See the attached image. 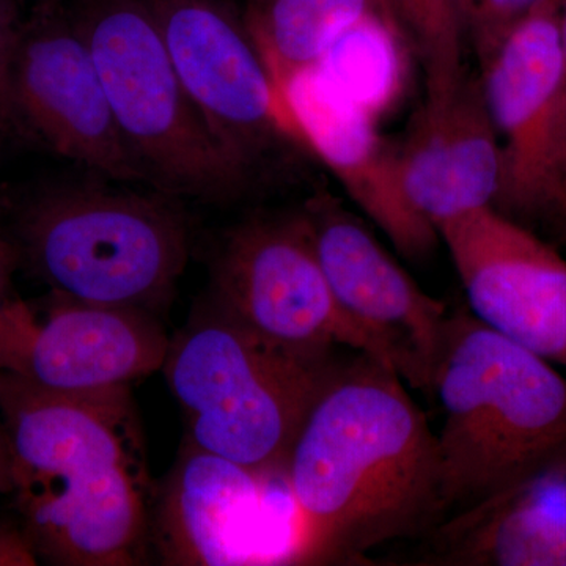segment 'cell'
Segmentation results:
<instances>
[{
    "label": "cell",
    "mask_w": 566,
    "mask_h": 566,
    "mask_svg": "<svg viewBox=\"0 0 566 566\" xmlns=\"http://www.w3.org/2000/svg\"><path fill=\"white\" fill-rule=\"evenodd\" d=\"M283 476L290 564H353L446 520L436 434L403 379L364 353L316 398Z\"/></svg>",
    "instance_id": "6da1fadb"
},
{
    "label": "cell",
    "mask_w": 566,
    "mask_h": 566,
    "mask_svg": "<svg viewBox=\"0 0 566 566\" xmlns=\"http://www.w3.org/2000/svg\"><path fill=\"white\" fill-rule=\"evenodd\" d=\"M14 504L43 560L133 566L145 558L153 495L132 387L43 389L0 370Z\"/></svg>",
    "instance_id": "7a4b0ae2"
},
{
    "label": "cell",
    "mask_w": 566,
    "mask_h": 566,
    "mask_svg": "<svg viewBox=\"0 0 566 566\" xmlns=\"http://www.w3.org/2000/svg\"><path fill=\"white\" fill-rule=\"evenodd\" d=\"M446 517L566 458V378L469 311L450 315L434 381Z\"/></svg>",
    "instance_id": "3957f363"
},
{
    "label": "cell",
    "mask_w": 566,
    "mask_h": 566,
    "mask_svg": "<svg viewBox=\"0 0 566 566\" xmlns=\"http://www.w3.org/2000/svg\"><path fill=\"white\" fill-rule=\"evenodd\" d=\"M340 365L334 356L275 345L214 304L170 340L161 370L185 415L189 444L277 475Z\"/></svg>",
    "instance_id": "277c9868"
},
{
    "label": "cell",
    "mask_w": 566,
    "mask_h": 566,
    "mask_svg": "<svg viewBox=\"0 0 566 566\" xmlns=\"http://www.w3.org/2000/svg\"><path fill=\"white\" fill-rule=\"evenodd\" d=\"M98 70L126 147L161 192L229 200L251 180L222 150L175 70L147 0H62Z\"/></svg>",
    "instance_id": "5b68a950"
},
{
    "label": "cell",
    "mask_w": 566,
    "mask_h": 566,
    "mask_svg": "<svg viewBox=\"0 0 566 566\" xmlns=\"http://www.w3.org/2000/svg\"><path fill=\"white\" fill-rule=\"evenodd\" d=\"M18 237L20 260L52 293L148 314L172 297L189 256L181 212L122 189L41 193L22 211Z\"/></svg>",
    "instance_id": "8992f818"
},
{
    "label": "cell",
    "mask_w": 566,
    "mask_h": 566,
    "mask_svg": "<svg viewBox=\"0 0 566 566\" xmlns=\"http://www.w3.org/2000/svg\"><path fill=\"white\" fill-rule=\"evenodd\" d=\"M147 2L189 98L249 180L279 153L308 150L244 17L227 0Z\"/></svg>",
    "instance_id": "52a82bcc"
},
{
    "label": "cell",
    "mask_w": 566,
    "mask_h": 566,
    "mask_svg": "<svg viewBox=\"0 0 566 566\" xmlns=\"http://www.w3.org/2000/svg\"><path fill=\"white\" fill-rule=\"evenodd\" d=\"M214 304L253 333L308 357L348 346L374 357L335 303L303 211L260 216L230 230L212 268Z\"/></svg>",
    "instance_id": "ba28073f"
},
{
    "label": "cell",
    "mask_w": 566,
    "mask_h": 566,
    "mask_svg": "<svg viewBox=\"0 0 566 566\" xmlns=\"http://www.w3.org/2000/svg\"><path fill=\"white\" fill-rule=\"evenodd\" d=\"M301 211L335 303L370 340L375 359L434 397L449 334L446 304L424 293L329 193L312 197Z\"/></svg>",
    "instance_id": "9c48e42d"
},
{
    "label": "cell",
    "mask_w": 566,
    "mask_h": 566,
    "mask_svg": "<svg viewBox=\"0 0 566 566\" xmlns=\"http://www.w3.org/2000/svg\"><path fill=\"white\" fill-rule=\"evenodd\" d=\"M21 133L112 180L145 181L115 122L95 62L63 2L33 7L13 62Z\"/></svg>",
    "instance_id": "30bf717a"
},
{
    "label": "cell",
    "mask_w": 566,
    "mask_h": 566,
    "mask_svg": "<svg viewBox=\"0 0 566 566\" xmlns=\"http://www.w3.org/2000/svg\"><path fill=\"white\" fill-rule=\"evenodd\" d=\"M169 337L148 312L81 303L52 293L35 311L0 305V370L57 392L132 387L159 371Z\"/></svg>",
    "instance_id": "8fae6325"
},
{
    "label": "cell",
    "mask_w": 566,
    "mask_h": 566,
    "mask_svg": "<svg viewBox=\"0 0 566 566\" xmlns=\"http://www.w3.org/2000/svg\"><path fill=\"white\" fill-rule=\"evenodd\" d=\"M469 312L495 333L566 368V260L494 207L438 227Z\"/></svg>",
    "instance_id": "7c38bea8"
},
{
    "label": "cell",
    "mask_w": 566,
    "mask_h": 566,
    "mask_svg": "<svg viewBox=\"0 0 566 566\" xmlns=\"http://www.w3.org/2000/svg\"><path fill=\"white\" fill-rule=\"evenodd\" d=\"M558 7L560 0H545L480 65L483 96L502 151V185L494 208L509 218L547 212L564 76Z\"/></svg>",
    "instance_id": "4fadbf2b"
},
{
    "label": "cell",
    "mask_w": 566,
    "mask_h": 566,
    "mask_svg": "<svg viewBox=\"0 0 566 566\" xmlns=\"http://www.w3.org/2000/svg\"><path fill=\"white\" fill-rule=\"evenodd\" d=\"M308 150L344 186L353 202L408 259H424L439 241L406 197L397 145L376 129L375 117L357 107L318 66L281 85Z\"/></svg>",
    "instance_id": "5bb4252c"
},
{
    "label": "cell",
    "mask_w": 566,
    "mask_h": 566,
    "mask_svg": "<svg viewBox=\"0 0 566 566\" xmlns=\"http://www.w3.org/2000/svg\"><path fill=\"white\" fill-rule=\"evenodd\" d=\"M263 475L189 444L153 495L150 531L164 564L264 565L259 545Z\"/></svg>",
    "instance_id": "9a60e30c"
},
{
    "label": "cell",
    "mask_w": 566,
    "mask_h": 566,
    "mask_svg": "<svg viewBox=\"0 0 566 566\" xmlns=\"http://www.w3.org/2000/svg\"><path fill=\"white\" fill-rule=\"evenodd\" d=\"M397 155L409 203L436 230L464 212L494 207L502 151L482 82L465 74L446 95L424 99Z\"/></svg>",
    "instance_id": "2e32d148"
},
{
    "label": "cell",
    "mask_w": 566,
    "mask_h": 566,
    "mask_svg": "<svg viewBox=\"0 0 566 566\" xmlns=\"http://www.w3.org/2000/svg\"><path fill=\"white\" fill-rule=\"evenodd\" d=\"M427 538L424 565L566 566V458L447 516Z\"/></svg>",
    "instance_id": "e0dca14e"
},
{
    "label": "cell",
    "mask_w": 566,
    "mask_h": 566,
    "mask_svg": "<svg viewBox=\"0 0 566 566\" xmlns=\"http://www.w3.org/2000/svg\"><path fill=\"white\" fill-rule=\"evenodd\" d=\"M405 46L394 21L375 11L346 28L316 66L349 102L378 120L403 91Z\"/></svg>",
    "instance_id": "ac0fdd59"
},
{
    "label": "cell",
    "mask_w": 566,
    "mask_h": 566,
    "mask_svg": "<svg viewBox=\"0 0 566 566\" xmlns=\"http://www.w3.org/2000/svg\"><path fill=\"white\" fill-rule=\"evenodd\" d=\"M244 21L279 85L318 65L338 36L316 0H249Z\"/></svg>",
    "instance_id": "d6986e66"
},
{
    "label": "cell",
    "mask_w": 566,
    "mask_h": 566,
    "mask_svg": "<svg viewBox=\"0 0 566 566\" xmlns=\"http://www.w3.org/2000/svg\"><path fill=\"white\" fill-rule=\"evenodd\" d=\"M387 17L419 55L427 98H438L464 80V33L457 0H381Z\"/></svg>",
    "instance_id": "ffe728a7"
},
{
    "label": "cell",
    "mask_w": 566,
    "mask_h": 566,
    "mask_svg": "<svg viewBox=\"0 0 566 566\" xmlns=\"http://www.w3.org/2000/svg\"><path fill=\"white\" fill-rule=\"evenodd\" d=\"M545 0H457L464 40L483 65L509 32Z\"/></svg>",
    "instance_id": "44dd1931"
},
{
    "label": "cell",
    "mask_w": 566,
    "mask_h": 566,
    "mask_svg": "<svg viewBox=\"0 0 566 566\" xmlns=\"http://www.w3.org/2000/svg\"><path fill=\"white\" fill-rule=\"evenodd\" d=\"M22 21L17 0H0V140L21 133L13 103V62Z\"/></svg>",
    "instance_id": "7402d4cb"
},
{
    "label": "cell",
    "mask_w": 566,
    "mask_h": 566,
    "mask_svg": "<svg viewBox=\"0 0 566 566\" xmlns=\"http://www.w3.org/2000/svg\"><path fill=\"white\" fill-rule=\"evenodd\" d=\"M39 554L21 523L0 521V566L39 564Z\"/></svg>",
    "instance_id": "603a6c76"
},
{
    "label": "cell",
    "mask_w": 566,
    "mask_h": 566,
    "mask_svg": "<svg viewBox=\"0 0 566 566\" xmlns=\"http://www.w3.org/2000/svg\"><path fill=\"white\" fill-rule=\"evenodd\" d=\"M558 17H560V36H562V55H564V76H562L560 99H558L556 125H554V144H553V172L556 166L558 153L562 151L566 144V0H560L558 7ZM553 180V174H551Z\"/></svg>",
    "instance_id": "cb8c5ba5"
},
{
    "label": "cell",
    "mask_w": 566,
    "mask_h": 566,
    "mask_svg": "<svg viewBox=\"0 0 566 566\" xmlns=\"http://www.w3.org/2000/svg\"><path fill=\"white\" fill-rule=\"evenodd\" d=\"M547 214L554 216L562 226L566 227V144L558 153L556 166H554Z\"/></svg>",
    "instance_id": "d4e9b609"
},
{
    "label": "cell",
    "mask_w": 566,
    "mask_h": 566,
    "mask_svg": "<svg viewBox=\"0 0 566 566\" xmlns=\"http://www.w3.org/2000/svg\"><path fill=\"white\" fill-rule=\"evenodd\" d=\"M18 264H20V252H18L17 245L0 238V305L9 300L7 292H9L11 275Z\"/></svg>",
    "instance_id": "484cf974"
},
{
    "label": "cell",
    "mask_w": 566,
    "mask_h": 566,
    "mask_svg": "<svg viewBox=\"0 0 566 566\" xmlns=\"http://www.w3.org/2000/svg\"><path fill=\"white\" fill-rule=\"evenodd\" d=\"M13 493V463L6 424L0 416V494Z\"/></svg>",
    "instance_id": "4316f807"
},
{
    "label": "cell",
    "mask_w": 566,
    "mask_h": 566,
    "mask_svg": "<svg viewBox=\"0 0 566 566\" xmlns=\"http://www.w3.org/2000/svg\"><path fill=\"white\" fill-rule=\"evenodd\" d=\"M25 2H31L33 7H36L48 6V3L61 2V0H25Z\"/></svg>",
    "instance_id": "83f0119b"
}]
</instances>
